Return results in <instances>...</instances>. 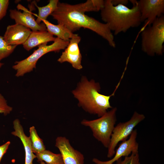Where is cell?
<instances>
[{
    "instance_id": "1",
    "label": "cell",
    "mask_w": 164,
    "mask_h": 164,
    "mask_svg": "<svg viewBox=\"0 0 164 164\" xmlns=\"http://www.w3.org/2000/svg\"><path fill=\"white\" fill-rule=\"evenodd\" d=\"M104 4L103 0H87L84 3L72 5L59 2L57 9L51 15L58 24L64 25L72 32L81 28L88 29L105 39L110 46L115 48L114 36L108 25L85 13L101 10Z\"/></svg>"
},
{
    "instance_id": "2",
    "label": "cell",
    "mask_w": 164,
    "mask_h": 164,
    "mask_svg": "<svg viewBox=\"0 0 164 164\" xmlns=\"http://www.w3.org/2000/svg\"><path fill=\"white\" fill-rule=\"evenodd\" d=\"M104 1V6L100 10L101 19L108 25L115 35L126 32L130 28L138 27L141 24L138 1L130 0L133 5L131 8L122 4L114 5L111 0Z\"/></svg>"
},
{
    "instance_id": "3",
    "label": "cell",
    "mask_w": 164,
    "mask_h": 164,
    "mask_svg": "<svg viewBox=\"0 0 164 164\" xmlns=\"http://www.w3.org/2000/svg\"><path fill=\"white\" fill-rule=\"evenodd\" d=\"M119 81L113 93L109 96L99 93L101 89L98 83L94 80L89 81L83 77L77 86L72 91L74 97L78 101V105L85 111L91 114H97L99 117L103 115L109 108H112L110 105V97L114 93L120 85Z\"/></svg>"
},
{
    "instance_id": "4",
    "label": "cell",
    "mask_w": 164,
    "mask_h": 164,
    "mask_svg": "<svg viewBox=\"0 0 164 164\" xmlns=\"http://www.w3.org/2000/svg\"><path fill=\"white\" fill-rule=\"evenodd\" d=\"M141 35L142 51L150 56L162 55L164 42L163 15L156 18L151 25L143 28Z\"/></svg>"
},
{
    "instance_id": "5",
    "label": "cell",
    "mask_w": 164,
    "mask_h": 164,
    "mask_svg": "<svg viewBox=\"0 0 164 164\" xmlns=\"http://www.w3.org/2000/svg\"><path fill=\"white\" fill-rule=\"evenodd\" d=\"M117 110L116 107L112 108L98 118L92 120L84 119L81 122L82 125L90 128L94 138L106 148L109 144L116 121Z\"/></svg>"
},
{
    "instance_id": "6",
    "label": "cell",
    "mask_w": 164,
    "mask_h": 164,
    "mask_svg": "<svg viewBox=\"0 0 164 164\" xmlns=\"http://www.w3.org/2000/svg\"><path fill=\"white\" fill-rule=\"evenodd\" d=\"M69 42L56 37L53 43L50 45H47V43H45L39 46L38 49L27 58L15 63L12 68L16 70L15 76L17 77L22 76L32 71L36 68V63L40 57L51 52H58L61 50H64Z\"/></svg>"
},
{
    "instance_id": "7",
    "label": "cell",
    "mask_w": 164,
    "mask_h": 164,
    "mask_svg": "<svg viewBox=\"0 0 164 164\" xmlns=\"http://www.w3.org/2000/svg\"><path fill=\"white\" fill-rule=\"evenodd\" d=\"M145 118L143 114L135 111L129 120L125 122H120L115 126L108 148V158H110L114 156L115 148L118 143L127 140L135 128Z\"/></svg>"
},
{
    "instance_id": "8",
    "label": "cell",
    "mask_w": 164,
    "mask_h": 164,
    "mask_svg": "<svg viewBox=\"0 0 164 164\" xmlns=\"http://www.w3.org/2000/svg\"><path fill=\"white\" fill-rule=\"evenodd\" d=\"M138 4L141 22L145 23L143 28L151 25L164 13L163 0H140L138 1Z\"/></svg>"
},
{
    "instance_id": "9",
    "label": "cell",
    "mask_w": 164,
    "mask_h": 164,
    "mask_svg": "<svg viewBox=\"0 0 164 164\" xmlns=\"http://www.w3.org/2000/svg\"><path fill=\"white\" fill-rule=\"evenodd\" d=\"M81 37L78 34L75 35L69 40V43L57 60L61 63L67 62L74 68L80 70L83 68L81 64L82 56L78 46Z\"/></svg>"
},
{
    "instance_id": "10",
    "label": "cell",
    "mask_w": 164,
    "mask_h": 164,
    "mask_svg": "<svg viewBox=\"0 0 164 164\" xmlns=\"http://www.w3.org/2000/svg\"><path fill=\"white\" fill-rule=\"evenodd\" d=\"M55 146L60 152L64 164H84L83 155L75 149L66 137H58L56 140Z\"/></svg>"
},
{
    "instance_id": "11",
    "label": "cell",
    "mask_w": 164,
    "mask_h": 164,
    "mask_svg": "<svg viewBox=\"0 0 164 164\" xmlns=\"http://www.w3.org/2000/svg\"><path fill=\"white\" fill-rule=\"evenodd\" d=\"M137 132L134 130L128 139L122 142L115 151L114 157L111 159L105 161H101L94 158L92 161L96 164H113L122 157L129 156L132 152L138 151V144L136 141Z\"/></svg>"
},
{
    "instance_id": "12",
    "label": "cell",
    "mask_w": 164,
    "mask_h": 164,
    "mask_svg": "<svg viewBox=\"0 0 164 164\" xmlns=\"http://www.w3.org/2000/svg\"><path fill=\"white\" fill-rule=\"evenodd\" d=\"M30 29L22 25L15 23L8 26L3 37L9 45L23 44L32 32Z\"/></svg>"
},
{
    "instance_id": "13",
    "label": "cell",
    "mask_w": 164,
    "mask_h": 164,
    "mask_svg": "<svg viewBox=\"0 0 164 164\" xmlns=\"http://www.w3.org/2000/svg\"><path fill=\"white\" fill-rule=\"evenodd\" d=\"M23 9V12L15 9L10 10V17L15 21V23L27 27L32 31H47L46 26L43 22L38 24L31 11L26 9Z\"/></svg>"
},
{
    "instance_id": "14",
    "label": "cell",
    "mask_w": 164,
    "mask_h": 164,
    "mask_svg": "<svg viewBox=\"0 0 164 164\" xmlns=\"http://www.w3.org/2000/svg\"><path fill=\"white\" fill-rule=\"evenodd\" d=\"M14 131L12 132L13 135L18 137L23 145L25 153V164H33V159L36 158L32 152L31 143L29 137L25 134L23 128L19 120L15 119L13 121Z\"/></svg>"
},
{
    "instance_id": "15",
    "label": "cell",
    "mask_w": 164,
    "mask_h": 164,
    "mask_svg": "<svg viewBox=\"0 0 164 164\" xmlns=\"http://www.w3.org/2000/svg\"><path fill=\"white\" fill-rule=\"evenodd\" d=\"M56 38L47 31H32L26 42L22 44L24 48L29 51L35 46L50 41Z\"/></svg>"
},
{
    "instance_id": "16",
    "label": "cell",
    "mask_w": 164,
    "mask_h": 164,
    "mask_svg": "<svg viewBox=\"0 0 164 164\" xmlns=\"http://www.w3.org/2000/svg\"><path fill=\"white\" fill-rule=\"evenodd\" d=\"M43 22L45 25L47 30L53 36H56L57 38L62 40L69 41L70 39L75 34L63 25H54L47 20L43 21Z\"/></svg>"
},
{
    "instance_id": "17",
    "label": "cell",
    "mask_w": 164,
    "mask_h": 164,
    "mask_svg": "<svg viewBox=\"0 0 164 164\" xmlns=\"http://www.w3.org/2000/svg\"><path fill=\"white\" fill-rule=\"evenodd\" d=\"M58 0H50L46 5L43 7H39L36 5L38 10V14L36 19L38 24L41 23V21L46 20L48 17L53 12L57 9Z\"/></svg>"
},
{
    "instance_id": "18",
    "label": "cell",
    "mask_w": 164,
    "mask_h": 164,
    "mask_svg": "<svg viewBox=\"0 0 164 164\" xmlns=\"http://www.w3.org/2000/svg\"><path fill=\"white\" fill-rule=\"evenodd\" d=\"M38 161H43L46 164H64L60 153H54L48 150H45L40 152L36 153Z\"/></svg>"
},
{
    "instance_id": "19",
    "label": "cell",
    "mask_w": 164,
    "mask_h": 164,
    "mask_svg": "<svg viewBox=\"0 0 164 164\" xmlns=\"http://www.w3.org/2000/svg\"><path fill=\"white\" fill-rule=\"evenodd\" d=\"M29 133V137L31 140L33 153H38L46 150L43 141L39 136L34 126L30 127Z\"/></svg>"
},
{
    "instance_id": "20",
    "label": "cell",
    "mask_w": 164,
    "mask_h": 164,
    "mask_svg": "<svg viewBox=\"0 0 164 164\" xmlns=\"http://www.w3.org/2000/svg\"><path fill=\"white\" fill-rule=\"evenodd\" d=\"M17 46L8 45L4 39L3 37L0 36V61L11 54Z\"/></svg>"
},
{
    "instance_id": "21",
    "label": "cell",
    "mask_w": 164,
    "mask_h": 164,
    "mask_svg": "<svg viewBox=\"0 0 164 164\" xmlns=\"http://www.w3.org/2000/svg\"><path fill=\"white\" fill-rule=\"evenodd\" d=\"M116 164H140L138 151L132 152L123 160L122 158L120 159L116 162Z\"/></svg>"
},
{
    "instance_id": "22",
    "label": "cell",
    "mask_w": 164,
    "mask_h": 164,
    "mask_svg": "<svg viewBox=\"0 0 164 164\" xmlns=\"http://www.w3.org/2000/svg\"><path fill=\"white\" fill-rule=\"evenodd\" d=\"M12 110V108L7 104L6 100L0 94V113L6 115L9 114Z\"/></svg>"
},
{
    "instance_id": "23",
    "label": "cell",
    "mask_w": 164,
    "mask_h": 164,
    "mask_svg": "<svg viewBox=\"0 0 164 164\" xmlns=\"http://www.w3.org/2000/svg\"><path fill=\"white\" fill-rule=\"evenodd\" d=\"M9 4L8 0H0V20L5 15Z\"/></svg>"
},
{
    "instance_id": "24",
    "label": "cell",
    "mask_w": 164,
    "mask_h": 164,
    "mask_svg": "<svg viewBox=\"0 0 164 164\" xmlns=\"http://www.w3.org/2000/svg\"><path fill=\"white\" fill-rule=\"evenodd\" d=\"M10 144V142L8 141L4 144L0 146V163L3 156L6 152Z\"/></svg>"
},
{
    "instance_id": "25",
    "label": "cell",
    "mask_w": 164,
    "mask_h": 164,
    "mask_svg": "<svg viewBox=\"0 0 164 164\" xmlns=\"http://www.w3.org/2000/svg\"><path fill=\"white\" fill-rule=\"evenodd\" d=\"M112 5H116L119 4H122L125 5L127 4L128 3V0H111Z\"/></svg>"
},
{
    "instance_id": "26",
    "label": "cell",
    "mask_w": 164,
    "mask_h": 164,
    "mask_svg": "<svg viewBox=\"0 0 164 164\" xmlns=\"http://www.w3.org/2000/svg\"><path fill=\"white\" fill-rule=\"evenodd\" d=\"M4 64L0 62V68Z\"/></svg>"
},
{
    "instance_id": "27",
    "label": "cell",
    "mask_w": 164,
    "mask_h": 164,
    "mask_svg": "<svg viewBox=\"0 0 164 164\" xmlns=\"http://www.w3.org/2000/svg\"><path fill=\"white\" fill-rule=\"evenodd\" d=\"M40 164H46L43 161L41 162H40Z\"/></svg>"
}]
</instances>
